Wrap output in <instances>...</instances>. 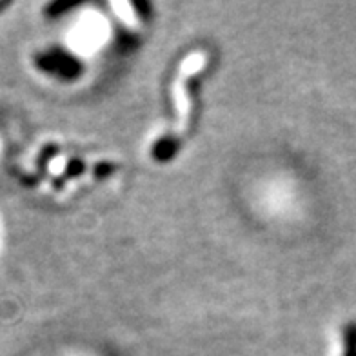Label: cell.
Instances as JSON below:
<instances>
[{
    "instance_id": "cell-1",
    "label": "cell",
    "mask_w": 356,
    "mask_h": 356,
    "mask_svg": "<svg viewBox=\"0 0 356 356\" xmlns=\"http://www.w3.org/2000/svg\"><path fill=\"white\" fill-rule=\"evenodd\" d=\"M108 37V24L99 15H88L73 31V46L82 53H93Z\"/></svg>"
},
{
    "instance_id": "cell-2",
    "label": "cell",
    "mask_w": 356,
    "mask_h": 356,
    "mask_svg": "<svg viewBox=\"0 0 356 356\" xmlns=\"http://www.w3.org/2000/svg\"><path fill=\"white\" fill-rule=\"evenodd\" d=\"M346 356H356V325L346 331Z\"/></svg>"
}]
</instances>
